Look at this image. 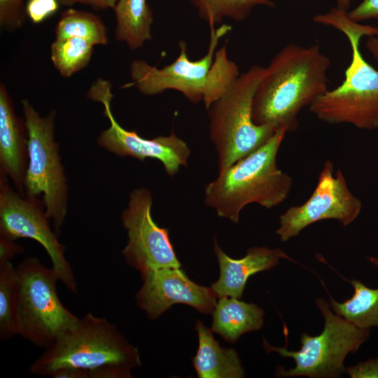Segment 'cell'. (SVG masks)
Here are the masks:
<instances>
[{
    "mask_svg": "<svg viewBox=\"0 0 378 378\" xmlns=\"http://www.w3.org/2000/svg\"><path fill=\"white\" fill-rule=\"evenodd\" d=\"M330 58L318 44L289 43L272 58L253 99L252 117L259 125L295 131L300 111L328 89Z\"/></svg>",
    "mask_w": 378,
    "mask_h": 378,
    "instance_id": "1",
    "label": "cell"
},
{
    "mask_svg": "<svg viewBox=\"0 0 378 378\" xmlns=\"http://www.w3.org/2000/svg\"><path fill=\"white\" fill-rule=\"evenodd\" d=\"M30 366V372L52 376L72 368L83 378H130L141 365L138 349L105 318L86 314L62 334Z\"/></svg>",
    "mask_w": 378,
    "mask_h": 378,
    "instance_id": "2",
    "label": "cell"
},
{
    "mask_svg": "<svg viewBox=\"0 0 378 378\" xmlns=\"http://www.w3.org/2000/svg\"><path fill=\"white\" fill-rule=\"evenodd\" d=\"M315 23L342 32L351 48V59L344 79L336 88L327 90L310 106L317 118L328 124H350L361 130L378 127V69L362 56L360 39L378 36V28L351 20L337 7L313 18Z\"/></svg>",
    "mask_w": 378,
    "mask_h": 378,
    "instance_id": "3",
    "label": "cell"
},
{
    "mask_svg": "<svg viewBox=\"0 0 378 378\" xmlns=\"http://www.w3.org/2000/svg\"><path fill=\"white\" fill-rule=\"evenodd\" d=\"M231 29L226 24L209 27L206 53L195 61L189 58L185 41H180L179 55L175 60L162 68L144 59H134L130 67L131 83L148 96L168 90L178 91L194 104L202 102L208 110L239 76L238 66L229 58L226 46L217 50L220 39Z\"/></svg>",
    "mask_w": 378,
    "mask_h": 378,
    "instance_id": "4",
    "label": "cell"
},
{
    "mask_svg": "<svg viewBox=\"0 0 378 378\" xmlns=\"http://www.w3.org/2000/svg\"><path fill=\"white\" fill-rule=\"evenodd\" d=\"M287 132L279 129L259 148L220 170L204 189V202L218 216L238 223L240 213L248 204L271 209L289 195L292 178L276 163L280 146Z\"/></svg>",
    "mask_w": 378,
    "mask_h": 378,
    "instance_id": "5",
    "label": "cell"
},
{
    "mask_svg": "<svg viewBox=\"0 0 378 378\" xmlns=\"http://www.w3.org/2000/svg\"><path fill=\"white\" fill-rule=\"evenodd\" d=\"M265 71L260 65L251 66L208 108L209 136L219 171L259 148L276 131L255 124L252 117L253 95Z\"/></svg>",
    "mask_w": 378,
    "mask_h": 378,
    "instance_id": "6",
    "label": "cell"
},
{
    "mask_svg": "<svg viewBox=\"0 0 378 378\" xmlns=\"http://www.w3.org/2000/svg\"><path fill=\"white\" fill-rule=\"evenodd\" d=\"M19 284L16 322L18 334L45 348L74 328L79 318L66 309L57 293L54 270L36 258H28L17 267Z\"/></svg>",
    "mask_w": 378,
    "mask_h": 378,
    "instance_id": "7",
    "label": "cell"
},
{
    "mask_svg": "<svg viewBox=\"0 0 378 378\" xmlns=\"http://www.w3.org/2000/svg\"><path fill=\"white\" fill-rule=\"evenodd\" d=\"M316 304L324 318L323 330L321 334L313 337L303 333L298 351L274 347L264 342L266 350L276 351L282 356L293 358L295 360L293 368L284 370L279 367L276 370L278 376L338 377L345 370L344 360L346 356L349 353H356L370 337V329L359 328L332 313L325 299L318 298Z\"/></svg>",
    "mask_w": 378,
    "mask_h": 378,
    "instance_id": "8",
    "label": "cell"
},
{
    "mask_svg": "<svg viewBox=\"0 0 378 378\" xmlns=\"http://www.w3.org/2000/svg\"><path fill=\"white\" fill-rule=\"evenodd\" d=\"M24 122L27 130L28 167L24 188L27 197L43 195L45 211L54 221L59 231L66 214L67 186L55 141V110L42 117L28 100H22Z\"/></svg>",
    "mask_w": 378,
    "mask_h": 378,
    "instance_id": "9",
    "label": "cell"
},
{
    "mask_svg": "<svg viewBox=\"0 0 378 378\" xmlns=\"http://www.w3.org/2000/svg\"><path fill=\"white\" fill-rule=\"evenodd\" d=\"M86 95L103 105L104 114L110 122V126L98 137L99 146L120 157L130 156L140 161L148 158L157 159L169 176L177 174L181 167H187L190 149L173 132L168 136L146 139L134 131L125 129L117 122L111 110L113 95L108 80L98 78L92 83Z\"/></svg>",
    "mask_w": 378,
    "mask_h": 378,
    "instance_id": "10",
    "label": "cell"
},
{
    "mask_svg": "<svg viewBox=\"0 0 378 378\" xmlns=\"http://www.w3.org/2000/svg\"><path fill=\"white\" fill-rule=\"evenodd\" d=\"M361 208V201L349 190L341 169L334 173L332 162L327 160L309 198L290 206L279 216L276 233L281 241H286L319 220L332 219L347 226L358 218Z\"/></svg>",
    "mask_w": 378,
    "mask_h": 378,
    "instance_id": "11",
    "label": "cell"
},
{
    "mask_svg": "<svg viewBox=\"0 0 378 378\" xmlns=\"http://www.w3.org/2000/svg\"><path fill=\"white\" fill-rule=\"evenodd\" d=\"M0 232L11 240L29 238L38 241L46 251L58 279L72 293L77 284L71 265L64 256L65 247L52 232L46 211L36 198L23 199L7 184L1 173Z\"/></svg>",
    "mask_w": 378,
    "mask_h": 378,
    "instance_id": "12",
    "label": "cell"
},
{
    "mask_svg": "<svg viewBox=\"0 0 378 378\" xmlns=\"http://www.w3.org/2000/svg\"><path fill=\"white\" fill-rule=\"evenodd\" d=\"M150 192L144 188L130 194L128 207L121 215L128 241L122 251L127 262L141 275L164 267H181L169 232L153 219Z\"/></svg>",
    "mask_w": 378,
    "mask_h": 378,
    "instance_id": "13",
    "label": "cell"
},
{
    "mask_svg": "<svg viewBox=\"0 0 378 378\" xmlns=\"http://www.w3.org/2000/svg\"><path fill=\"white\" fill-rule=\"evenodd\" d=\"M141 277L136 303L150 319L158 318L174 304H185L206 314L215 309L217 296L211 287L197 284L180 267L150 270Z\"/></svg>",
    "mask_w": 378,
    "mask_h": 378,
    "instance_id": "14",
    "label": "cell"
},
{
    "mask_svg": "<svg viewBox=\"0 0 378 378\" xmlns=\"http://www.w3.org/2000/svg\"><path fill=\"white\" fill-rule=\"evenodd\" d=\"M214 251L218 262L220 276L211 287L218 298L232 297L240 299L251 276L272 269L281 259L291 260L281 248L259 246L251 247L245 256L234 259L221 249L216 239Z\"/></svg>",
    "mask_w": 378,
    "mask_h": 378,
    "instance_id": "15",
    "label": "cell"
},
{
    "mask_svg": "<svg viewBox=\"0 0 378 378\" xmlns=\"http://www.w3.org/2000/svg\"><path fill=\"white\" fill-rule=\"evenodd\" d=\"M27 130L19 118L4 83H0L1 173L8 175L22 192L27 156Z\"/></svg>",
    "mask_w": 378,
    "mask_h": 378,
    "instance_id": "16",
    "label": "cell"
},
{
    "mask_svg": "<svg viewBox=\"0 0 378 378\" xmlns=\"http://www.w3.org/2000/svg\"><path fill=\"white\" fill-rule=\"evenodd\" d=\"M195 330L199 346L193 366L200 378H241L244 371L237 351L223 348L213 336L212 330L197 321Z\"/></svg>",
    "mask_w": 378,
    "mask_h": 378,
    "instance_id": "17",
    "label": "cell"
},
{
    "mask_svg": "<svg viewBox=\"0 0 378 378\" xmlns=\"http://www.w3.org/2000/svg\"><path fill=\"white\" fill-rule=\"evenodd\" d=\"M212 314V331L230 343L236 342L246 332L259 330L263 325V309L237 298H219Z\"/></svg>",
    "mask_w": 378,
    "mask_h": 378,
    "instance_id": "18",
    "label": "cell"
},
{
    "mask_svg": "<svg viewBox=\"0 0 378 378\" xmlns=\"http://www.w3.org/2000/svg\"><path fill=\"white\" fill-rule=\"evenodd\" d=\"M113 10L117 41L136 50L151 40L153 14L147 0H118Z\"/></svg>",
    "mask_w": 378,
    "mask_h": 378,
    "instance_id": "19",
    "label": "cell"
},
{
    "mask_svg": "<svg viewBox=\"0 0 378 378\" xmlns=\"http://www.w3.org/2000/svg\"><path fill=\"white\" fill-rule=\"evenodd\" d=\"M368 259L378 267L377 257ZM350 282L354 290L351 298L343 302L330 298V307L335 313L359 328L378 327V288H369L356 279Z\"/></svg>",
    "mask_w": 378,
    "mask_h": 378,
    "instance_id": "20",
    "label": "cell"
},
{
    "mask_svg": "<svg viewBox=\"0 0 378 378\" xmlns=\"http://www.w3.org/2000/svg\"><path fill=\"white\" fill-rule=\"evenodd\" d=\"M55 36L56 39L80 38L94 46H104L108 42L106 27L99 16L74 8L61 13L55 28Z\"/></svg>",
    "mask_w": 378,
    "mask_h": 378,
    "instance_id": "21",
    "label": "cell"
},
{
    "mask_svg": "<svg viewBox=\"0 0 378 378\" xmlns=\"http://www.w3.org/2000/svg\"><path fill=\"white\" fill-rule=\"evenodd\" d=\"M94 46L80 38H55L50 46L52 65L62 78H70L88 65Z\"/></svg>",
    "mask_w": 378,
    "mask_h": 378,
    "instance_id": "22",
    "label": "cell"
},
{
    "mask_svg": "<svg viewBox=\"0 0 378 378\" xmlns=\"http://www.w3.org/2000/svg\"><path fill=\"white\" fill-rule=\"evenodd\" d=\"M198 15L209 27H216L223 19L237 22L245 20L258 6L275 7L272 0H190Z\"/></svg>",
    "mask_w": 378,
    "mask_h": 378,
    "instance_id": "23",
    "label": "cell"
},
{
    "mask_svg": "<svg viewBox=\"0 0 378 378\" xmlns=\"http://www.w3.org/2000/svg\"><path fill=\"white\" fill-rule=\"evenodd\" d=\"M19 284L16 268L10 261L0 262V337L2 340L18 334L16 314Z\"/></svg>",
    "mask_w": 378,
    "mask_h": 378,
    "instance_id": "24",
    "label": "cell"
},
{
    "mask_svg": "<svg viewBox=\"0 0 378 378\" xmlns=\"http://www.w3.org/2000/svg\"><path fill=\"white\" fill-rule=\"evenodd\" d=\"M27 14L24 0H0V27L15 32L25 22Z\"/></svg>",
    "mask_w": 378,
    "mask_h": 378,
    "instance_id": "25",
    "label": "cell"
},
{
    "mask_svg": "<svg viewBox=\"0 0 378 378\" xmlns=\"http://www.w3.org/2000/svg\"><path fill=\"white\" fill-rule=\"evenodd\" d=\"M59 6V0H28L25 11L33 23L39 24L53 15Z\"/></svg>",
    "mask_w": 378,
    "mask_h": 378,
    "instance_id": "26",
    "label": "cell"
},
{
    "mask_svg": "<svg viewBox=\"0 0 378 378\" xmlns=\"http://www.w3.org/2000/svg\"><path fill=\"white\" fill-rule=\"evenodd\" d=\"M347 15L356 22L378 19V0H362L353 10L347 11Z\"/></svg>",
    "mask_w": 378,
    "mask_h": 378,
    "instance_id": "27",
    "label": "cell"
},
{
    "mask_svg": "<svg viewBox=\"0 0 378 378\" xmlns=\"http://www.w3.org/2000/svg\"><path fill=\"white\" fill-rule=\"evenodd\" d=\"M344 372L351 378H378V357L360 362Z\"/></svg>",
    "mask_w": 378,
    "mask_h": 378,
    "instance_id": "28",
    "label": "cell"
},
{
    "mask_svg": "<svg viewBox=\"0 0 378 378\" xmlns=\"http://www.w3.org/2000/svg\"><path fill=\"white\" fill-rule=\"evenodd\" d=\"M118 0H59L61 6H71L75 4L90 6L94 9H113Z\"/></svg>",
    "mask_w": 378,
    "mask_h": 378,
    "instance_id": "29",
    "label": "cell"
},
{
    "mask_svg": "<svg viewBox=\"0 0 378 378\" xmlns=\"http://www.w3.org/2000/svg\"><path fill=\"white\" fill-rule=\"evenodd\" d=\"M21 251V247L17 245L13 240L1 236L0 262L10 261L13 256Z\"/></svg>",
    "mask_w": 378,
    "mask_h": 378,
    "instance_id": "30",
    "label": "cell"
},
{
    "mask_svg": "<svg viewBox=\"0 0 378 378\" xmlns=\"http://www.w3.org/2000/svg\"><path fill=\"white\" fill-rule=\"evenodd\" d=\"M366 48L375 59L378 66V36L369 37L366 41Z\"/></svg>",
    "mask_w": 378,
    "mask_h": 378,
    "instance_id": "31",
    "label": "cell"
},
{
    "mask_svg": "<svg viewBox=\"0 0 378 378\" xmlns=\"http://www.w3.org/2000/svg\"><path fill=\"white\" fill-rule=\"evenodd\" d=\"M336 7L344 11H349L351 0H335Z\"/></svg>",
    "mask_w": 378,
    "mask_h": 378,
    "instance_id": "32",
    "label": "cell"
}]
</instances>
